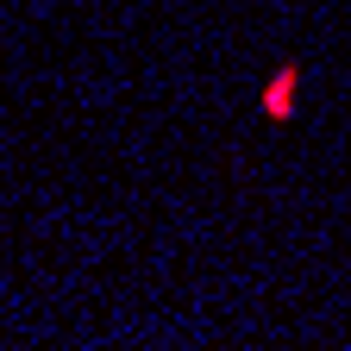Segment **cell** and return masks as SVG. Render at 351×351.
Here are the masks:
<instances>
[{"label":"cell","mask_w":351,"mask_h":351,"mask_svg":"<svg viewBox=\"0 0 351 351\" xmlns=\"http://www.w3.org/2000/svg\"><path fill=\"white\" fill-rule=\"evenodd\" d=\"M289 88H295V69H282V75L270 82V95H263V107H270V113H289Z\"/></svg>","instance_id":"1"}]
</instances>
